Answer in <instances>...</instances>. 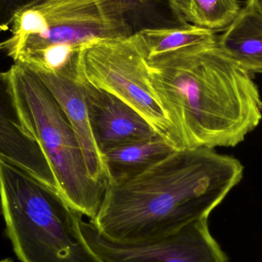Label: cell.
Here are the masks:
<instances>
[{
    "label": "cell",
    "mask_w": 262,
    "mask_h": 262,
    "mask_svg": "<svg viewBox=\"0 0 262 262\" xmlns=\"http://www.w3.org/2000/svg\"><path fill=\"white\" fill-rule=\"evenodd\" d=\"M76 73L78 79L132 107L176 148L172 124L151 84L146 57L134 35L83 46L77 57Z\"/></svg>",
    "instance_id": "8992f818"
},
{
    "label": "cell",
    "mask_w": 262,
    "mask_h": 262,
    "mask_svg": "<svg viewBox=\"0 0 262 262\" xmlns=\"http://www.w3.org/2000/svg\"><path fill=\"white\" fill-rule=\"evenodd\" d=\"M79 81L94 138L102 154L117 146L160 137L141 115L124 101Z\"/></svg>",
    "instance_id": "ba28073f"
},
{
    "label": "cell",
    "mask_w": 262,
    "mask_h": 262,
    "mask_svg": "<svg viewBox=\"0 0 262 262\" xmlns=\"http://www.w3.org/2000/svg\"><path fill=\"white\" fill-rule=\"evenodd\" d=\"M0 157L20 165L56 187L52 169L39 144L20 118L9 72H0Z\"/></svg>",
    "instance_id": "9c48e42d"
},
{
    "label": "cell",
    "mask_w": 262,
    "mask_h": 262,
    "mask_svg": "<svg viewBox=\"0 0 262 262\" xmlns=\"http://www.w3.org/2000/svg\"><path fill=\"white\" fill-rule=\"evenodd\" d=\"M37 73L55 95L67 115L78 137L89 175L95 181L107 184L104 157L94 138L82 84L77 77L76 66L61 73Z\"/></svg>",
    "instance_id": "30bf717a"
},
{
    "label": "cell",
    "mask_w": 262,
    "mask_h": 262,
    "mask_svg": "<svg viewBox=\"0 0 262 262\" xmlns=\"http://www.w3.org/2000/svg\"><path fill=\"white\" fill-rule=\"evenodd\" d=\"M216 42L146 59L177 149L233 147L261 122L258 86Z\"/></svg>",
    "instance_id": "7a4b0ae2"
},
{
    "label": "cell",
    "mask_w": 262,
    "mask_h": 262,
    "mask_svg": "<svg viewBox=\"0 0 262 262\" xmlns=\"http://www.w3.org/2000/svg\"><path fill=\"white\" fill-rule=\"evenodd\" d=\"M248 2L253 3L262 12V0H248Z\"/></svg>",
    "instance_id": "e0dca14e"
},
{
    "label": "cell",
    "mask_w": 262,
    "mask_h": 262,
    "mask_svg": "<svg viewBox=\"0 0 262 262\" xmlns=\"http://www.w3.org/2000/svg\"><path fill=\"white\" fill-rule=\"evenodd\" d=\"M0 209L21 262H104L81 229L82 215L57 188L0 157Z\"/></svg>",
    "instance_id": "3957f363"
},
{
    "label": "cell",
    "mask_w": 262,
    "mask_h": 262,
    "mask_svg": "<svg viewBox=\"0 0 262 262\" xmlns=\"http://www.w3.org/2000/svg\"><path fill=\"white\" fill-rule=\"evenodd\" d=\"M10 32L0 51L14 63L51 73L73 67L86 45L133 35L107 0H44L17 13Z\"/></svg>",
    "instance_id": "277c9868"
},
{
    "label": "cell",
    "mask_w": 262,
    "mask_h": 262,
    "mask_svg": "<svg viewBox=\"0 0 262 262\" xmlns=\"http://www.w3.org/2000/svg\"><path fill=\"white\" fill-rule=\"evenodd\" d=\"M0 262H12V261L9 258H6V259L0 260Z\"/></svg>",
    "instance_id": "ac0fdd59"
},
{
    "label": "cell",
    "mask_w": 262,
    "mask_h": 262,
    "mask_svg": "<svg viewBox=\"0 0 262 262\" xmlns=\"http://www.w3.org/2000/svg\"><path fill=\"white\" fill-rule=\"evenodd\" d=\"M217 46L250 74H262V12L248 2L234 21L217 37Z\"/></svg>",
    "instance_id": "8fae6325"
},
{
    "label": "cell",
    "mask_w": 262,
    "mask_h": 262,
    "mask_svg": "<svg viewBox=\"0 0 262 262\" xmlns=\"http://www.w3.org/2000/svg\"><path fill=\"white\" fill-rule=\"evenodd\" d=\"M86 243L104 262H229L209 231L208 219L194 222L163 238L140 243H120L81 221Z\"/></svg>",
    "instance_id": "52a82bcc"
},
{
    "label": "cell",
    "mask_w": 262,
    "mask_h": 262,
    "mask_svg": "<svg viewBox=\"0 0 262 262\" xmlns=\"http://www.w3.org/2000/svg\"><path fill=\"white\" fill-rule=\"evenodd\" d=\"M176 149L161 137L134 142L108 149L103 152L107 170V183L134 177Z\"/></svg>",
    "instance_id": "7c38bea8"
},
{
    "label": "cell",
    "mask_w": 262,
    "mask_h": 262,
    "mask_svg": "<svg viewBox=\"0 0 262 262\" xmlns=\"http://www.w3.org/2000/svg\"><path fill=\"white\" fill-rule=\"evenodd\" d=\"M8 72L20 118L39 144L58 192L75 210L93 220L106 184L89 175L78 137L61 104L33 69L14 63Z\"/></svg>",
    "instance_id": "5b68a950"
},
{
    "label": "cell",
    "mask_w": 262,
    "mask_h": 262,
    "mask_svg": "<svg viewBox=\"0 0 262 262\" xmlns=\"http://www.w3.org/2000/svg\"><path fill=\"white\" fill-rule=\"evenodd\" d=\"M186 23L209 30L227 28L241 11L238 0H170Z\"/></svg>",
    "instance_id": "9a60e30c"
},
{
    "label": "cell",
    "mask_w": 262,
    "mask_h": 262,
    "mask_svg": "<svg viewBox=\"0 0 262 262\" xmlns=\"http://www.w3.org/2000/svg\"><path fill=\"white\" fill-rule=\"evenodd\" d=\"M133 35L146 59L184 48L217 41L214 31L189 23L176 27L143 29Z\"/></svg>",
    "instance_id": "4fadbf2b"
},
{
    "label": "cell",
    "mask_w": 262,
    "mask_h": 262,
    "mask_svg": "<svg viewBox=\"0 0 262 262\" xmlns=\"http://www.w3.org/2000/svg\"><path fill=\"white\" fill-rule=\"evenodd\" d=\"M121 11L132 35L146 29L184 26L170 0H107Z\"/></svg>",
    "instance_id": "5bb4252c"
},
{
    "label": "cell",
    "mask_w": 262,
    "mask_h": 262,
    "mask_svg": "<svg viewBox=\"0 0 262 262\" xmlns=\"http://www.w3.org/2000/svg\"><path fill=\"white\" fill-rule=\"evenodd\" d=\"M244 166L209 148L176 149L140 173L107 183L91 223L120 243L163 238L209 218L241 181Z\"/></svg>",
    "instance_id": "6da1fadb"
},
{
    "label": "cell",
    "mask_w": 262,
    "mask_h": 262,
    "mask_svg": "<svg viewBox=\"0 0 262 262\" xmlns=\"http://www.w3.org/2000/svg\"><path fill=\"white\" fill-rule=\"evenodd\" d=\"M41 1L44 0H0V34L10 29L17 13Z\"/></svg>",
    "instance_id": "2e32d148"
}]
</instances>
